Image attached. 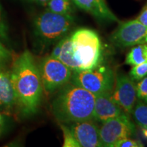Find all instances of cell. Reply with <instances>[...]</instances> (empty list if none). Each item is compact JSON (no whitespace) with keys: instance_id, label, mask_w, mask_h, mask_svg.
I'll list each match as a JSON object with an SVG mask.
<instances>
[{"instance_id":"obj_20","label":"cell","mask_w":147,"mask_h":147,"mask_svg":"<svg viewBox=\"0 0 147 147\" xmlns=\"http://www.w3.org/2000/svg\"><path fill=\"white\" fill-rule=\"evenodd\" d=\"M0 40L2 41L8 40V27L5 23L1 3H0Z\"/></svg>"},{"instance_id":"obj_11","label":"cell","mask_w":147,"mask_h":147,"mask_svg":"<svg viewBox=\"0 0 147 147\" xmlns=\"http://www.w3.org/2000/svg\"><path fill=\"white\" fill-rule=\"evenodd\" d=\"M124 113L121 108L113 100L111 93H104L95 95L93 120L104 123Z\"/></svg>"},{"instance_id":"obj_7","label":"cell","mask_w":147,"mask_h":147,"mask_svg":"<svg viewBox=\"0 0 147 147\" xmlns=\"http://www.w3.org/2000/svg\"><path fill=\"white\" fill-rule=\"evenodd\" d=\"M136 131L135 125L125 113L103 123L99 129L101 146L114 147L119 141L130 138Z\"/></svg>"},{"instance_id":"obj_6","label":"cell","mask_w":147,"mask_h":147,"mask_svg":"<svg viewBox=\"0 0 147 147\" xmlns=\"http://www.w3.org/2000/svg\"><path fill=\"white\" fill-rule=\"evenodd\" d=\"M39 71L43 89L49 93L68 83L73 72L63 62L51 56L42 60Z\"/></svg>"},{"instance_id":"obj_27","label":"cell","mask_w":147,"mask_h":147,"mask_svg":"<svg viewBox=\"0 0 147 147\" xmlns=\"http://www.w3.org/2000/svg\"><path fill=\"white\" fill-rule=\"evenodd\" d=\"M144 43H147V34H146V37H145V38H144Z\"/></svg>"},{"instance_id":"obj_18","label":"cell","mask_w":147,"mask_h":147,"mask_svg":"<svg viewBox=\"0 0 147 147\" xmlns=\"http://www.w3.org/2000/svg\"><path fill=\"white\" fill-rule=\"evenodd\" d=\"M61 129L63 134V138L64 142L63 146V147H80V145L78 142L76 140V139L74 137L72 133L69 129L68 126L65 125L63 123H62L60 125Z\"/></svg>"},{"instance_id":"obj_14","label":"cell","mask_w":147,"mask_h":147,"mask_svg":"<svg viewBox=\"0 0 147 147\" xmlns=\"http://www.w3.org/2000/svg\"><path fill=\"white\" fill-rule=\"evenodd\" d=\"M147 61V45L140 44L132 48L127 55L125 63L136 65Z\"/></svg>"},{"instance_id":"obj_21","label":"cell","mask_w":147,"mask_h":147,"mask_svg":"<svg viewBox=\"0 0 147 147\" xmlns=\"http://www.w3.org/2000/svg\"><path fill=\"white\" fill-rule=\"evenodd\" d=\"M12 57L10 51L3 46L0 42V69L6 65Z\"/></svg>"},{"instance_id":"obj_13","label":"cell","mask_w":147,"mask_h":147,"mask_svg":"<svg viewBox=\"0 0 147 147\" xmlns=\"http://www.w3.org/2000/svg\"><path fill=\"white\" fill-rule=\"evenodd\" d=\"M16 105V96L10 71L0 69V108L10 111Z\"/></svg>"},{"instance_id":"obj_24","label":"cell","mask_w":147,"mask_h":147,"mask_svg":"<svg viewBox=\"0 0 147 147\" xmlns=\"http://www.w3.org/2000/svg\"><path fill=\"white\" fill-rule=\"evenodd\" d=\"M137 20L144 26L147 27V5L143 9L141 13L137 18Z\"/></svg>"},{"instance_id":"obj_1","label":"cell","mask_w":147,"mask_h":147,"mask_svg":"<svg viewBox=\"0 0 147 147\" xmlns=\"http://www.w3.org/2000/svg\"><path fill=\"white\" fill-rule=\"evenodd\" d=\"M10 74L16 96V106L24 116L34 115L41 102L43 86L39 68L28 50L14 61Z\"/></svg>"},{"instance_id":"obj_3","label":"cell","mask_w":147,"mask_h":147,"mask_svg":"<svg viewBox=\"0 0 147 147\" xmlns=\"http://www.w3.org/2000/svg\"><path fill=\"white\" fill-rule=\"evenodd\" d=\"M95 95L83 88L66 84L53 102V113L61 123L93 120Z\"/></svg>"},{"instance_id":"obj_23","label":"cell","mask_w":147,"mask_h":147,"mask_svg":"<svg viewBox=\"0 0 147 147\" xmlns=\"http://www.w3.org/2000/svg\"><path fill=\"white\" fill-rule=\"evenodd\" d=\"M62 45H63V38L61 39L59 41L57 42L56 46H55L54 49L51 53V54L50 56L52 57L55 58V59H59V57L61 51V49H62Z\"/></svg>"},{"instance_id":"obj_2","label":"cell","mask_w":147,"mask_h":147,"mask_svg":"<svg viewBox=\"0 0 147 147\" xmlns=\"http://www.w3.org/2000/svg\"><path fill=\"white\" fill-rule=\"evenodd\" d=\"M102 43L95 31L80 28L63 38L59 60L72 71L90 69L102 61Z\"/></svg>"},{"instance_id":"obj_19","label":"cell","mask_w":147,"mask_h":147,"mask_svg":"<svg viewBox=\"0 0 147 147\" xmlns=\"http://www.w3.org/2000/svg\"><path fill=\"white\" fill-rule=\"evenodd\" d=\"M137 98L147 104V77H144L136 84Z\"/></svg>"},{"instance_id":"obj_16","label":"cell","mask_w":147,"mask_h":147,"mask_svg":"<svg viewBox=\"0 0 147 147\" xmlns=\"http://www.w3.org/2000/svg\"><path fill=\"white\" fill-rule=\"evenodd\" d=\"M47 6L48 10L55 13L71 14L70 0H49Z\"/></svg>"},{"instance_id":"obj_12","label":"cell","mask_w":147,"mask_h":147,"mask_svg":"<svg viewBox=\"0 0 147 147\" xmlns=\"http://www.w3.org/2000/svg\"><path fill=\"white\" fill-rule=\"evenodd\" d=\"M79 8L94 17L107 21L119 22L117 18L106 4L105 0H71Z\"/></svg>"},{"instance_id":"obj_9","label":"cell","mask_w":147,"mask_h":147,"mask_svg":"<svg viewBox=\"0 0 147 147\" xmlns=\"http://www.w3.org/2000/svg\"><path fill=\"white\" fill-rule=\"evenodd\" d=\"M111 97L126 115H131L137 102L136 84L129 76L119 74L116 78Z\"/></svg>"},{"instance_id":"obj_15","label":"cell","mask_w":147,"mask_h":147,"mask_svg":"<svg viewBox=\"0 0 147 147\" xmlns=\"http://www.w3.org/2000/svg\"><path fill=\"white\" fill-rule=\"evenodd\" d=\"M131 114L138 125L147 131V104L142 102H136Z\"/></svg>"},{"instance_id":"obj_26","label":"cell","mask_w":147,"mask_h":147,"mask_svg":"<svg viewBox=\"0 0 147 147\" xmlns=\"http://www.w3.org/2000/svg\"><path fill=\"white\" fill-rule=\"evenodd\" d=\"M49 0H37L38 3H40V4L43 5H47L48 2H49Z\"/></svg>"},{"instance_id":"obj_25","label":"cell","mask_w":147,"mask_h":147,"mask_svg":"<svg viewBox=\"0 0 147 147\" xmlns=\"http://www.w3.org/2000/svg\"><path fill=\"white\" fill-rule=\"evenodd\" d=\"M3 125V118L2 115H1V114L0 113V133H1V129H2Z\"/></svg>"},{"instance_id":"obj_22","label":"cell","mask_w":147,"mask_h":147,"mask_svg":"<svg viewBox=\"0 0 147 147\" xmlns=\"http://www.w3.org/2000/svg\"><path fill=\"white\" fill-rule=\"evenodd\" d=\"M143 144L140 142L135 140L131 139L130 138H125L117 142L114 147H142Z\"/></svg>"},{"instance_id":"obj_8","label":"cell","mask_w":147,"mask_h":147,"mask_svg":"<svg viewBox=\"0 0 147 147\" xmlns=\"http://www.w3.org/2000/svg\"><path fill=\"white\" fill-rule=\"evenodd\" d=\"M147 27L137 19L122 23L112 34L111 41L119 47H133L144 44Z\"/></svg>"},{"instance_id":"obj_4","label":"cell","mask_w":147,"mask_h":147,"mask_svg":"<svg viewBox=\"0 0 147 147\" xmlns=\"http://www.w3.org/2000/svg\"><path fill=\"white\" fill-rule=\"evenodd\" d=\"M74 23L71 14H58L47 10L35 20V32L44 43L52 44L67 36Z\"/></svg>"},{"instance_id":"obj_10","label":"cell","mask_w":147,"mask_h":147,"mask_svg":"<svg viewBox=\"0 0 147 147\" xmlns=\"http://www.w3.org/2000/svg\"><path fill=\"white\" fill-rule=\"evenodd\" d=\"M68 124V127L80 147L101 146L99 128L93 119L75 121Z\"/></svg>"},{"instance_id":"obj_17","label":"cell","mask_w":147,"mask_h":147,"mask_svg":"<svg viewBox=\"0 0 147 147\" xmlns=\"http://www.w3.org/2000/svg\"><path fill=\"white\" fill-rule=\"evenodd\" d=\"M147 75V61L134 65L129 72V77L133 80H140Z\"/></svg>"},{"instance_id":"obj_5","label":"cell","mask_w":147,"mask_h":147,"mask_svg":"<svg viewBox=\"0 0 147 147\" xmlns=\"http://www.w3.org/2000/svg\"><path fill=\"white\" fill-rule=\"evenodd\" d=\"M101 63L92 69L73 71L71 82L94 95L112 93L115 84V74L109 66Z\"/></svg>"}]
</instances>
